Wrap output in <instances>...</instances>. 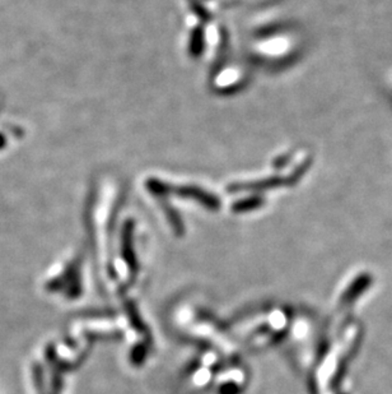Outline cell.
<instances>
[{
    "instance_id": "obj_1",
    "label": "cell",
    "mask_w": 392,
    "mask_h": 394,
    "mask_svg": "<svg viewBox=\"0 0 392 394\" xmlns=\"http://www.w3.org/2000/svg\"><path fill=\"white\" fill-rule=\"evenodd\" d=\"M371 281H372L371 280V276H368V274L359 276L358 278H355L350 285V288H348V290H346L343 300L346 301V302L355 300L357 297H359L366 291L367 288L371 286Z\"/></svg>"
}]
</instances>
